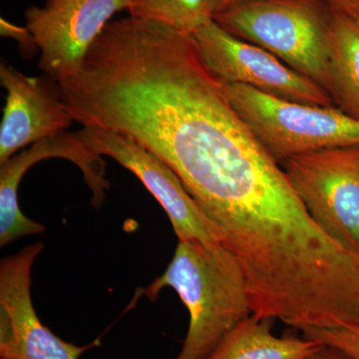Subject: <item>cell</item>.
Returning <instances> with one entry per match:
<instances>
[{
  "instance_id": "cell-1",
  "label": "cell",
  "mask_w": 359,
  "mask_h": 359,
  "mask_svg": "<svg viewBox=\"0 0 359 359\" xmlns=\"http://www.w3.org/2000/svg\"><path fill=\"white\" fill-rule=\"evenodd\" d=\"M176 290L189 313V327L176 359H208L231 330L252 313L237 257L223 244L179 241L165 273L145 289L155 302L161 290Z\"/></svg>"
},
{
  "instance_id": "cell-2",
  "label": "cell",
  "mask_w": 359,
  "mask_h": 359,
  "mask_svg": "<svg viewBox=\"0 0 359 359\" xmlns=\"http://www.w3.org/2000/svg\"><path fill=\"white\" fill-rule=\"evenodd\" d=\"M212 20L238 39L269 51L330 95L332 9L325 0H238Z\"/></svg>"
},
{
  "instance_id": "cell-3",
  "label": "cell",
  "mask_w": 359,
  "mask_h": 359,
  "mask_svg": "<svg viewBox=\"0 0 359 359\" xmlns=\"http://www.w3.org/2000/svg\"><path fill=\"white\" fill-rule=\"evenodd\" d=\"M226 96L257 140L278 164L292 156L359 145V120L339 107L290 102L240 84H224Z\"/></svg>"
},
{
  "instance_id": "cell-4",
  "label": "cell",
  "mask_w": 359,
  "mask_h": 359,
  "mask_svg": "<svg viewBox=\"0 0 359 359\" xmlns=\"http://www.w3.org/2000/svg\"><path fill=\"white\" fill-rule=\"evenodd\" d=\"M280 165L318 228L359 254V145L311 151Z\"/></svg>"
},
{
  "instance_id": "cell-5",
  "label": "cell",
  "mask_w": 359,
  "mask_h": 359,
  "mask_svg": "<svg viewBox=\"0 0 359 359\" xmlns=\"http://www.w3.org/2000/svg\"><path fill=\"white\" fill-rule=\"evenodd\" d=\"M203 65L224 84H240L283 100L334 106L320 85L285 65L269 51L210 20L192 34Z\"/></svg>"
},
{
  "instance_id": "cell-6",
  "label": "cell",
  "mask_w": 359,
  "mask_h": 359,
  "mask_svg": "<svg viewBox=\"0 0 359 359\" xmlns=\"http://www.w3.org/2000/svg\"><path fill=\"white\" fill-rule=\"evenodd\" d=\"M131 0H46L25 11L26 28L40 50L39 69L61 83L82 69L92 45Z\"/></svg>"
},
{
  "instance_id": "cell-7",
  "label": "cell",
  "mask_w": 359,
  "mask_h": 359,
  "mask_svg": "<svg viewBox=\"0 0 359 359\" xmlns=\"http://www.w3.org/2000/svg\"><path fill=\"white\" fill-rule=\"evenodd\" d=\"M37 242L0 263V359H79L99 340L76 346L52 332L33 306L32 266L43 250Z\"/></svg>"
},
{
  "instance_id": "cell-8",
  "label": "cell",
  "mask_w": 359,
  "mask_h": 359,
  "mask_svg": "<svg viewBox=\"0 0 359 359\" xmlns=\"http://www.w3.org/2000/svg\"><path fill=\"white\" fill-rule=\"evenodd\" d=\"M82 140L99 156H107L129 170L162 205L179 241L223 244V235L205 216L173 170L136 142L95 126L79 131Z\"/></svg>"
},
{
  "instance_id": "cell-9",
  "label": "cell",
  "mask_w": 359,
  "mask_h": 359,
  "mask_svg": "<svg viewBox=\"0 0 359 359\" xmlns=\"http://www.w3.org/2000/svg\"><path fill=\"white\" fill-rule=\"evenodd\" d=\"M60 158L74 163L83 174L92 193L91 203L100 208L110 183L105 178L106 163L82 140L79 131L61 132L32 144L0 164V247L26 236L40 235L45 226L25 216L18 204V187L26 172L40 161Z\"/></svg>"
},
{
  "instance_id": "cell-10",
  "label": "cell",
  "mask_w": 359,
  "mask_h": 359,
  "mask_svg": "<svg viewBox=\"0 0 359 359\" xmlns=\"http://www.w3.org/2000/svg\"><path fill=\"white\" fill-rule=\"evenodd\" d=\"M0 83L7 92L0 125V164L20 149L67 131L72 124L59 95L57 82L47 75L26 76L1 61Z\"/></svg>"
},
{
  "instance_id": "cell-11",
  "label": "cell",
  "mask_w": 359,
  "mask_h": 359,
  "mask_svg": "<svg viewBox=\"0 0 359 359\" xmlns=\"http://www.w3.org/2000/svg\"><path fill=\"white\" fill-rule=\"evenodd\" d=\"M273 323L271 318L250 314L208 359H302L323 346L302 337H276Z\"/></svg>"
},
{
  "instance_id": "cell-12",
  "label": "cell",
  "mask_w": 359,
  "mask_h": 359,
  "mask_svg": "<svg viewBox=\"0 0 359 359\" xmlns=\"http://www.w3.org/2000/svg\"><path fill=\"white\" fill-rule=\"evenodd\" d=\"M330 74L334 103L359 120V23L332 11Z\"/></svg>"
},
{
  "instance_id": "cell-13",
  "label": "cell",
  "mask_w": 359,
  "mask_h": 359,
  "mask_svg": "<svg viewBox=\"0 0 359 359\" xmlns=\"http://www.w3.org/2000/svg\"><path fill=\"white\" fill-rule=\"evenodd\" d=\"M128 13L160 21L186 34H193L212 18L207 0H131Z\"/></svg>"
},
{
  "instance_id": "cell-14",
  "label": "cell",
  "mask_w": 359,
  "mask_h": 359,
  "mask_svg": "<svg viewBox=\"0 0 359 359\" xmlns=\"http://www.w3.org/2000/svg\"><path fill=\"white\" fill-rule=\"evenodd\" d=\"M302 337L334 346L353 359H359V323L337 327H306Z\"/></svg>"
},
{
  "instance_id": "cell-15",
  "label": "cell",
  "mask_w": 359,
  "mask_h": 359,
  "mask_svg": "<svg viewBox=\"0 0 359 359\" xmlns=\"http://www.w3.org/2000/svg\"><path fill=\"white\" fill-rule=\"evenodd\" d=\"M0 23H1V35L13 37V39L20 42L22 48L25 49V50H32V48L28 46L32 47L33 45L36 46L34 43V40L32 39V33L26 28V26L25 27H18V26L8 22V21L4 20V18H1ZM32 48H34V47H32Z\"/></svg>"
},
{
  "instance_id": "cell-16",
  "label": "cell",
  "mask_w": 359,
  "mask_h": 359,
  "mask_svg": "<svg viewBox=\"0 0 359 359\" xmlns=\"http://www.w3.org/2000/svg\"><path fill=\"white\" fill-rule=\"evenodd\" d=\"M332 11L359 23V0H325Z\"/></svg>"
},
{
  "instance_id": "cell-17",
  "label": "cell",
  "mask_w": 359,
  "mask_h": 359,
  "mask_svg": "<svg viewBox=\"0 0 359 359\" xmlns=\"http://www.w3.org/2000/svg\"><path fill=\"white\" fill-rule=\"evenodd\" d=\"M302 359H353L347 355L344 351L335 348L334 346H325L323 344L320 348L316 349L313 353L304 356Z\"/></svg>"
},
{
  "instance_id": "cell-18",
  "label": "cell",
  "mask_w": 359,
  "mask_h": 359,
  "mask_svg": "<svg viewBox=\"0 0 359 359\" xmlns=\"http://www.w3.org/2000/svg\"><path fill=\"white\" fill-rule=\"evenodd\" d=\"M238 0H207L208 8L212 14V18L214 14L223 11L226 7L230 6L231 4H235Z\"/></svg>"
}]
</instances>
